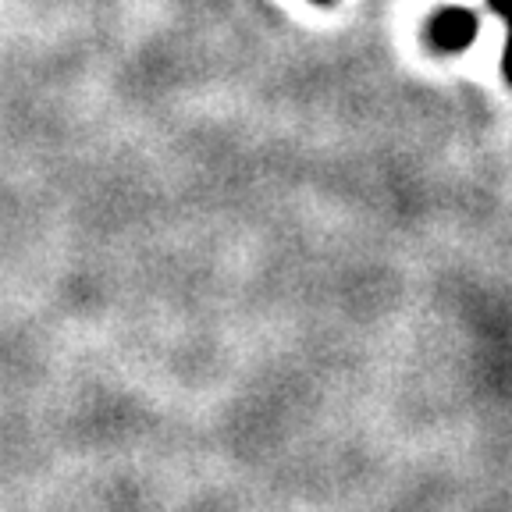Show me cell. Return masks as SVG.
Returning a JSON list of instances; mask_svg holds the SVG:
<instances>
[{
    "instance_id": "1",
    "label": "cell",
    "mask_w": 512,
    "mask_h": 512,
    "mask_svg": "<svg viewBox=\"0 0 512 512\" xmlns=\"http://www.w3.org/2000/svg\"><path fill=\"white\" fill-rule=\"evenodd\" d=\"M427 36L438 50H448V54H456V50H466L477 36V18L463 8H441L438 15L427 22Z\"/></svg>"
},
{
    "instance_id": "2",
    "label": "cell",
    "mask_w": 512,
    "mask_h": 512,
    "mask_svg": "<svg viewBox=\"0 0 512 512\" xmlns=\"http://www.w3.org/2000/svg\"><path fill=\"white\" fill-rule=\"evenodd\" d=\"M505 22H509V40H505V75H509V82H512V11L505 15Z\"/></svg>"
},
{
    "instance_id": "3",
    "label": "cell",
    "mask_w": 512,
    "mask_h": 512,
    "mask_svg": "<svg viewBox=\"0 0 512 512\" xmlns=\"http://www.w3.org/2000/svg\"><path fill=\"white\" fill-rule=\"evenodd\" d=\"M488 4H491V8H495L498 11V15H509V11H512V0H488Z\"/></svg>"
},
{
    "instance_id": "4",
    "label": "cell",
    "mask_w": 512,
    "mask_h": 512,
    "mask_svg": "<svg viewBox=\"0 0 512 512\" xmlns=\"http://www.w3.org/2000/svg\"><path fill=\"white\" fill-rule=\"evenodd\" d=\"M313 4H331V0H313Z\"/></svg>"
}]
</instances>
